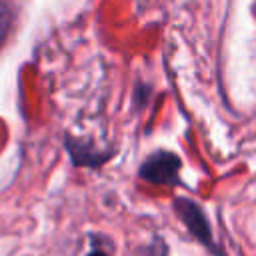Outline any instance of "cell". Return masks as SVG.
Masks as SVG:
<instances>
[{
	"instance_id": "3",
	"label": "cell",
	"mask_w": 256,
	"mask_h": 256,
	"mask_svg": "<svg viewBox=\"0 0 256 256\" xmlns=\"http://www.w3.org/2000/svg\"><path fill=\"white\" fill-rule=\"evenodd\" d=\"M90 256H106V254H104V252H92Z\"/></svg>"
},
{
	"instance_id": "2",
	"label": "cell",
	"mask_w": 256,
	"mask_h": 256,
	"mask_svg": "<svg viewBox=\"0 0 256 256\" xmlns=\"http://www.w3.org/2000/svg\"><path fill=\"white\" fill-rule=\"evenodd\" d=\"M174 208H176V212L180 214V218L186 222L188 230H190L198 240H202L206 246L214 248L212 236H210V228H208V220H206L204 212L200 210V206H198L196 202L188 200V198H178V200L174 202Z\"/></svg>"
},
{
	"instance_id": "1",
	"label": "cell",
	"mask_w": 256,
	"mask_h": 256,
	"mask_svg": "<svg viewBox=\"0 0 256 256\" xmlns=\"http://www.w3.org/2000/svg\"><path fill=\"white\" fill-rule=\"evenodd\" d=\"M178 168H180L178 156L162 150V152H154L152 156H148V160L140 166V176L156 184H176Z\"/></svg>"
}]
</instances>
